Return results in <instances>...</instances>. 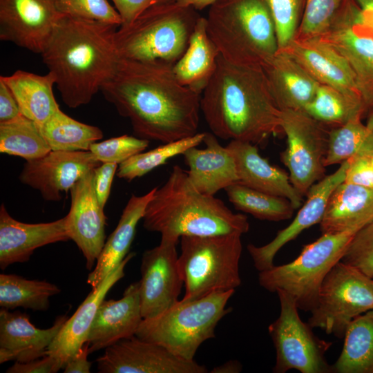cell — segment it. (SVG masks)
<instances>
[{
	"label": "cell",
	"instance_id": "14",
	"mask_svg": "<svg viewBox=\"0 0 373 373\" xmlns=\"http://www.w3.org/2000/svg\"><path fill=\"white\" fill-rule=\"evenodd\" d=\"M96 359L99 373H207L195 360L180 358L164 347L134 335L104 349Z\"/></svg>",
	"mask_w": 373,
	"mask_h": 373
},
{
	"label": "cell",
	"instance_id": "5",
	"mask_svg": "<svg viewBox=\"0 0 373 373\" xmlns=\"http://www.w3.org/2000/svg\"><path fill=\"white\" fill-rule=\"evenodd\" d=\"M206 19L210 38L230 63L262 67L278 51L266 0H217Z\"/></svg>",
	"mask_w": 373,
	"mask_h": 373
},
{
	"label": "cell",
	"instance_id": "16",
	"mask_svg": "<svg viewBox=\"0 0 373 373\" xmlns=\"http://www.w3.org/2000/svg\"><path fill=\"white\" fill-rule=\"evenodd\" d=\"M62 16L57 0H0V39L41 55Z\"/></svg>",
	"mask_w": 373,
	"mask_h": 373
},
{
	"label": "cell",
	"instance_id": "52",
	"mask_svg": "<svg viewBox=\"0 0 373 373\" xmlns=\"http://www.w3.org/2000/svg\"><path fill=\"white\" fill-rule=\"evenodd\" d=\"M242 371V365L237 360H230L215 367L211 373H238Z\"/></svg>",
	"mask_w": 373,
	"mask_h": 373
},
{
	"label": "cell",
	"instance_id": "8",
	"mask_svg": "<svg viewBox=\"0 0 373 373\" xmlns=\"http://www.w3.org/2000/svg\"><path fill=\"white\" fill-rule=\"evenodd\" d=\"M240 233L180 238L179 271L185 292L193 300L214 292L235 290L241 284L239 262L242 251Z\"/></svg>",
	"mask_w": 373,
	"mask_h": 373
},
{
	"label": "cell",
	"instance_id": "30",
	"mask_svg": "<svg viewBox=\"0 0 373 373\" xmlns=\"http://www.w3.org/2000/svg\"><path fill=\"white\" fill-rule=\"evenodd\" d=\"M219 56L207 32L206 18L199 17L186 50L173 65V72L180 84L202 94L216 71Z\"/></svg>",
	"mask_w": 373,
	"mask_h": 373
},
{
	"label": "cell",
	"instance_id": "26",
	"mask_svg": "<svg viewBox=\"0 0 373 373\" xmlns=\"http://www.w3.org/2000/svg\"><path fill=\"white\" fill-rule=\"evenodd\" d=\"M262 68L280 111L304 110L319 85L300 64L283 50H278Z\"/></svg>",
	"mask_w": 373,
	"mask_h": 373
},
{
	"label": "cell",
	"instance_id": "46",
	"mask_svg": "<svg viewBox=\"0 0 373 373\" xmlns=\"http://www.w3.org/2000/svg\"><path fill=\"white\" fill-rule=\"evenodd\" d=\"M118 166L115 163H101L93 170L94 189L97 199L103 207L109 198L112 183Z\"/></svg>",
	"mask_w": 373,
	"mask_h": 373
},
{
	"label": "cell",
	"instance_id": "53",
	"mask_svg": "<svg viewBox=\"0 0 373 373\" xmlns=\"http://www.w3.org/2000/svg\"><path fill=\"white\" fill-rule=\"evenodd\" d=\"M178 5L183 7L191 8L195 10H202L211 6L217 0H173Z\"/></svg>",
	"mask_w": 373,
	"mask_h": 373
},
{
	"label": "cell",
	"instance_id": "44",
	"mask_svg": "<svg viewBox=\"0 0 373 373\" xmlns=\"http://www.w3.org/2000/svg\"><path fill=\"white\" fill-rule=\"evenodd\" d=\"M341 261L373 278V221L354 234Z\"/></svg>",
	"mask_w": 373,
	"mask_h": 373
},
{
	"label": "cell",
	"instance_id": "27",
	"mask_svg": "<svg viewBox=\"0 0 373 373\" xmlns=\"http://www.w3.org/2000/svg\"><path fill=\"white\" fill-rule=\"evenodd\" d=\"M227 147L234 156L239 182L252 189L288 199L294 209L302 205L303 195L291 184L282 169L261 157L256 145L231 140Z\"/></svg>",
	"mask_w": 373,
	"mask_h": 373
},
{
	"label": "cell",
	"instance_id": "4",
	"mask_svg": "<svg viewBox=\"0 0 373 373\" xmlns=\"http://www.w3.org/2000/svg\"><path fill=\"white\" fill-rule=\"evenodd\" d=\"M142 220L146 230L177 242L183 236L243 234L249 229L245 215L233 213L220 199L198 191L178 165L156 187Z\"/></svg>",
	"mask_w": 373,
	"mask_h": 373
},
{
	"label": "cell",
	"instance_id": "29",
	"mask_svg": "<svg viewBox=\"0 0 373 373\" xmlns=\"http://www.w3.org/2000/svg\"><path fill=\"white\" fill-rule=\"evenodd\" d=\"M373 221V189L343 182L332 193L320 227L322 233L358 231Z\"/></svg>",
	"mask_w": 373,
	"mask_h": 373
},
{
	"label": "cell",
	"instance_id": "49",
	"mask_svg": "<svg viewBox=\"0 0 373 373\" xmlns=\"http://www.w3.org/2000/svg\"><path fill=\"white\" fill-rule=\"evenodd\" d=\"M21 115L15 96L7 85L0 79V123L14 120Z\"/></svg>",
	"mask_w": 373,
	"mask_h": 373
},
{
	"label": "cell",
	"instance_id": "20",
	"mask_svg": "<svg viewBox=\"0 0 373 373\" xmlns=\"http://www.w3.org/2000/svg\"><path fill=\"white\" fill-rule=\"evenodd\" d=\"M283 50L291 55L319 84L362 99L349 64L322 37H296Z\"/></svg>",
	"mask_w": 373,
	"mask_h": 373
},
{
	"label": "cell",
	"instance_id": "23",
	"mask_svg": "<svg viewBox=\"0 0 373 373\" xmlns=\"http://www.w3.org/2000/svg\"><path fill=\"white\" fill-rule=\"evenodd\" d=\"M135 256L129 253L120 265L94 289L67 319L48 348L47 354L54 357L61 369L87 342L97 311L112 287L124 276V268Z\"/></svg>",
	"mask_w": 373,
	"mask_h": 373
},
{
	"label": "cell",
	"instance_id": "9",
	"mask_svg": "<svg viewBox=\"0 0 373 373\" xmlns=\"http://www.w3.org/2000/svg\"><path fill=\"white\" fill-rule=\"evenodd\" d=\"M357 231L322 233L316 240L305 245L293 261L259 271V285L272 293L280 290L289 294L299 309L311 312L316 305L324 278L342 260Z\"/></svg>",
	"mask_w": 373,
	"mask_h": 373
},
{
	"label": "cell",
	"instance_id": "50",
	"mask_svg": "<svg viewBox=\"0 0 373 373\" xmlns=\"http://www.w3.org/2000/svg\"><path fill=\"white\" fill-rule=\"evenodd\" d=\"M89 352V344L85 343L66 364L64 369V373H89L92 363L87 358Z\"/></svg>",
	"mask_w": 373,
	"mask_h": 373
},
{
	"label": "cell",
	"instance_id": "34",
	"mask_svg": "<svg viewBox=\"0 0 373 373\" xmlns=\"http://www.w3.org/2000/svg\"><path fill=\"white\" fill-rule=\"evenodd\" d=\"M303 111L330 128L341 126L356 116L364 117L367 115L362 99L347 96L321 84Z\"/></svg>",
	"mask_w": 373,
	"mask_h": 373
},
{
	"label": "cell",
	"instance_id": "39",
	"mask_svg": "<svg viewBox=\"0 0 373 373\" xmlns=\"http://www.w3.org/2000/svg\"><path fill=\"white\" fill-rule=\"evenodd\" d=\"M366 124L361 116H356L345 124L330 128L325 166L341 164L357 154L373 128V110L368 114Z\"/></svg>",
	"mask_w": 373,
	"mask_h": 373
},
{
	"label": "cell",
	"instance_id": "6",
	"mask_svg": "<svg viewBox=\"0 0 373 373\" xmlns=\"http://www.w3.org/2000/svg\"><path fill=\"white\" fill-rule=\"evenodd\" d=\"M198 16L173 0L153 5L115 35L122 59L175 64L186 50Z\"/></svg>",
	"mask_w": 373,
	"mask_h": 373
},
{
	"label": "cell",
	"instance_id": "25",
	"mask_svg": "<svg viewBox=\"0 0 373 373\" xmlns=\"http://www.w3.org/2000/svg\"><path fill=\"white\" fill-rule=\"evenodd\" d=\"M203 142L204 149L193 146L182 155L193 186L204 194L214 195L239 182L236 163L231 151L222 146L212 133H205Z\"/></svg>",
	"mask_w": 373,
	"mask_h": 373
},
{
	"label": "cell",
	"instance_id": "43",
	"mask_svg": "<svg viewBox=\"0 0 373 373\" xmlns=\"http://www.w3.org/2000/svg\"><path fill=\"white\" fill-rule=\"evenodd\" d=\"M343 1V0H306L304 14L296 37L321 36L327 29Z\"/></svg>",
	"mask_w": 373,
	"mask_h": 373
},
{
	"label": "cell",
	"instance_id": "33",
	"mask_svg": "<svg viewBox=\"0 0 373 373\" xmlns=\"http://www.w3.org/2000/svg\"><path fill=\"white\" fill-rule=\"evenodd\" d=\"M39 128L51 151H89L104 136L97 126L80 122L60 108Z\"/></svg>",
	"mask_w": 373,
	"mask_h": 373
},
{
	"label": "cell",
	"instance_id": "48",
	"mask_svg": "<svg viewBox=\"0 0 373 373\" xmlns=\"http://www.w3.org/2000/svg\"><path fill=\"white\" fill-rule=\"evenodd\" d=\"M120 15L122 25L133 22L149 7L170 0H111Z\"/></svg>",
	"mask_w": 373,
	"mask_h": 373
},
{
	"label": "cell",
	"instance_id": "40",
	"mask_svg": "<svg viewBox=\"0 0 373 373\" xmlns=\"http://www.w3.org/2000/svg\"><path fill=\"white\" fill-rule=\"evenodd\" d=\"M266 1L275 23L278 50H284L297 36L306 0Z\"/></svg>",
	"mask_w": 373,
	"mask_h": 373
},
{
	"label": "cell",
	"instance_id": "7",
	"mask_svg": "<svg viewBox=\"0 0 373 373\" xmlns=\"http://www.w3.org/2000/svg\"><path fill=\"white\" fill-rule=\"evenodd\" d=\"M234 292L219 291L193 300H179L157 316L142 319L135 335L193 361L200 345L216 336L218 323L231 311L226 305Z\"/></svg>",
	"mask_w": 373,
	"mask_h": 373
},
{
	"label": "cell",
	"instance_id": "54",
	"mask_svg": "<svg viewBox=\"0 0 373 373\" xmlns=\"http://www.w3.org/2000/svg\"><path fill=\"white\" fill-rule=\"evenodd\" d=\"M359 24H360V27H361V30H363V32L365 34H366L367 35H368L370 37L373 39V26H369V25L366 24L362 20L361 15V18H360Z\"/></svg>",
	"mask_w": 373,
	"mask_h": 373
},
{
	"label": "cell",
	"instance_id": "1",
	"mask_svg": "<svg viewBox=\"0 0 373 373\" xmlns=\"http://www.w3.org/2000/svg\"><path fill=\"white\" fill-rule=\"evenodd\" d=\"M173 65L122 59L101 89L138 137L164 144L198 133L201 94L179 82Z\"/></svg>",
	"mask_w": 373,
	"mask_h": 373
},
{
	"label": "cell",
	"instance_id": "17",
	"mask_svg": "<svg viewBox=\"0 0 373 373\" xmlns=\"http://www.w3.org/2000/svg\"><path fill=\"white\" fill-rule=\"evenodd\" d=\"M101 164L90 151H50L43 157L26 161L19 179L39 191L48 201H59L62 192Z\"/></svg>",
	"mask_w": 373,
	"mask_h": 373
},
{
	"label": "cell",
	"instance_id": "24",
	"mask_svg": "<svg viewBox=\"0 0 373 373\" xmlns=\"http://www.w3.org/2000/svg\"><path fill=\"white\" fill-rule=\"evenodd\" d=\"M140 283L131 284L119 300H104L92 323L87 342L93 353L135 335L142 321Z\"/></svg>",
	"mask_w": 373,
	"mask_h": 373
},
{
	"label": "cell",
	"instance_id": "21",
	"mask_svg": "<svg viewBox=\"0 0 373 373\" xmlns=\"http://www.w3.org/2000/svg\"><path fill=\"white\" fill-rule=\"evenodd\" d=\"M70 240L66 216L49 222L29 224L13 218L4 204L0 207V267L29 260L35 249Z\"/></svg>",
	"mask_w": 373,
	"mask_h": 373
},
{
	"label": "cell",
	"instance_id": "15",
	"mask_svg": "<svg viewBox=\"0 0 373 373\" xmlns=\"http://www.w3.org/2000/svg\"><path fill=\"white\" fill-rule=\"evenodd\" d=\"M179 242L161 239L142 256L140 302L142 318L162 313L178 300L184 282L178 268Z\"/></svg>",
	"mask_w": 373,
	"mask_h": 373
},
{
	"label": "cell",
	"instance_id": "47",
	"mask_svg": "<svg viewBox=\"0 0 373 373\" xmlns=\"http://www.w3.org/2000/svg\"><path fill=\"white\" fill-rule=\"evenodd\" d=\"M61 369L57 361L46 354L27 362L16 361L7 369V373H55Z\"/></svg>",
	"mask_w": 373,
	"mask_h": 373
},
{
	"label": "cell",
	"instance_id": "18",
	"mask_svg": "<svg viewBox=\"0 0 373 373\" xmlns=\"http://www.w3.org/2000/svg\"><path fill=\"white\" fill-rule=\"evenodd\" d=\"M94 170V169H93ZM93 170L79 179L70 189V207L66 216V229L91 269L105 244L106 217L93 184Z\"/></svg>",
	"mask_w": 373,
	"mask_h": 373
},
{
	"label": "cell",
	"instance_id": "19",
	"mask_svg": "<svg viewBox=\"0 0 373 373\" xmlns=\"http://www.w3.org/2000/svg\"><path fill=\"white\" fill-rule=\"evenodd\" d=\"M347 167L348 161L346 160L334 173L314 184L306 195V201L293 221L280 230L271 241L260 247L253 244L247 245L254 266L258 271L273 267L274 257L285 245L295 239L305 229L321 222L332 193L345 181Z\"/></svg>",
	"mask_w": 373,
	"mask_h": 373
},
{
	"label": "cell",
	"instance_id": "32",
	"mask_svg": "<svg viewBox=\"0 0 373 373\" xmlns=\"http://www.w3.org/2000/svg\"><path fill=\"white\" fill-rule=\"evenodd\" d=\"M344 344L332 365L336 373H373V309L353 319L345 335Z\"/></svg>",
	"mask_w": 373,
	"mask_h": 373
},
{
	"label": "cell",
	"instance_id": "31",
	"mask_svg": "<svg viewBox=\"0 0 373 373\" xmlns=\"http://www.w3.org/2000/svg\"><path fill=\"white\" fill-rule=\"evenodd\" d=\"M0 79L12 93L21 114L39 126L59 109L53 92L55 77L50 72L41 75L18 70L10 75H1Z\"/></svg>",
	"mask_w": 373,
	"mask_h": 373
},
{
	"label": "cell",
	"instance_id": "22",
	"mask_svg": "<svg viewBox=\"0 0 373 373\" xmlns=\"http://www.w3.org/2000/svg\"><path fill=\"white\" fill-rule=\"evenodd\" d=\"M66 320V315L59 316L50 327L39 329L30 322L28 314L2 308L0 363L11 361L27 362L44 356Z\"/></svg>",
	"mask_w": 373,
	"mask_h": 373
},
{
	"label": "cell",
	"instance_id": "42",
	"mask_svg": "<svg viewBox=\"0 0 373 373\" xmlns=\"http://www.w3.org/2000/svg\"><path fill=\"white\" fill-rule=\"evenodd\" d=\"M149 144V140L123 135L96 142L90 146L89 151L101 163L119 165L134 155L144 151Z\"/></svg>",
	"mask_w": 373,
	"mask_h": 373
},
{
	"label": "cell",
	"instance_id": "35",
	"mask_svg": "<svg viewBox=\"0 0 373 373\" xmlns=\"http://www.w3.org/2000/svg\"><path fill=\"white\" fill-rule=\"evenodd\" d=\"M55 284L45 280H28L15 274H0V306L7 309L21 307L46 311L50 298L60 292Z\"/></svg>",
	"mask_w": 373,
	"mask_h": 373
},
{
	"label": "cell",
	"instance_id": "10",
	"mask_svg": "<svg viewBox=\"0 0 373 373\" xmlns=\"http://www.w3.org/2000/svg\"><path fill=\"white\" fill-rule=\"evenodd\" d=\"M373 309V278L343 261L324 278L307 323L338 338L351 321Z\"/></svg>",
	"mask_w": 373,
	"mask_h": 373
},
{
	"label": "cell",
	"instance_id": "41",
	"mask_svg": "<svg viewBox=\"0 0 373 373\" xmlns=\"http://www.w3.org/2000/svg\"><path fill=\"white\" fill-rule=\"evenodd\" d=\"M57 6L63 15L122 25L120 15L108 0H57Z\"/></svg>",
	"mask_w": 373,
	"mask_h": 373
},
{
	"label": "cell",
	"instance_id": "51",
	"mask_svg": "<svg viewBox=\"0 0 373 373\" xmlns=\"http://www.w3.org/2000/svg\"><path fill=\"white\" fill-rule=\"evenodd\" d=\"M358 6L362 20L373 26V0H354Z\"/></svg>",
	"mask_w": 373,
	"mask_h": 373
},
{
	"label": "cell",
	"instance_id": "37",
	"mask_svg": "<svg viewBox=\"0 0 373 373\" xmlns=\"http://www.w3.org/2000/svg\"><path fill=\"white\" fill-rule=\"evenodd\" d=\"M51 151L38 125L21 115L10 122L0 123V152L29 161Z\"/></svg>",
	"mask_w": 373,
	"mask_h": 373
},
{
	"label": "cell",
	"instance_id": "45",
	"mask_svg": "<svg viewBox=\"0 0 373 373\" xmlns=\"http://www.w3.org/2000/svg\"><path fill=\"white\" fill-rule=\"evenodd\" d=\"M347 161L344 182L373 189V164L368 157L358 153Z\"/></svg>",
	"mask_w": 373,
	"mask_h": 373
},
{
	"label": "cell",
	"instance_id": "2",
	"mask_svg": "<svg viewBox=\"0 0 373 373\" xmlns=\"http://www.w3.org/2000/svg\"><path fill=\"white\" fill-rule=\"evenodd\" d=\"M200 110L211 133L222 140L262 144L284 134L262 66L230 63L220 55L201 94Z\"/></svg>",
	"mask_w": 373,
	"mask_h": 373
},
{
	"label": "cell",
	"instance_id": "12",
	"mask_svg": "<svg viewBox=\"0 0 373 373\" xmlns=\"http://www.w3.org/2000/svg\"><path fill=\"white\" fill-rule=\"evenodd\" d=\"M281 111V126L287 137V147L280 153L289 171V180L301 195L325 177L324 159L330 128L303 110Z\"/></svg>",
	"mask_w": 373,
	"mask_h": 373
},
{
	"label": "cell",
	"instance_id": "13",
	"mask_svg": "<svg viewBox=\"0 0 373 373\" xmlns=\"http://www.w3.org/2000/svg\"><path fill=\"white\" fill-rule=\"evenodd\" d=\"M360 10L354 0H343L321 36L347 61L367 114L373 110V39L359 24Z\"/></svg>",
	"mask_w": 373,
	"mask_h": 373
},
{
	"label": "cell",
	"instance_id": "36",
	"mask_svg": "<svg viewBox=\"0 0 373 373\" xmlns=\"http://www.w3.org/2000/svg\"><path fill=\"white\" fill-rule=\"evenodd\" d=\"M224 190L236 209L260 220H287L292 217L295 210L288 199L252 189L240 182H236Z\"/></svg>",
	"mask_w": 373,
	"mask_h": 373
},
{
	"label": "cell",
	"instance_id": "3",
	"mask_svg": "<svg viewBox=\"0 0 373 373\" xmlns=\"http://www.w3.org/2000/svg\"><path fill=\"white\" fill-rule=\"evenodd\" d=\"M119 27L63 15L41 54L64 104H88L116 74L120 61L115 42Z\"/></svg>",
	"mask_w": 373,
	"mask_h": 373
},
{
	"label": "cell",
	"instance_id": "38",
	"mask_svg": "<svg viewBox=\"0 0 373 373\" xmlns=\"http://www.w3.org/2000/svg\"><path fill=\"white\" fill-rule=\"evenodd\" d=\"M204 135L205 133H198L193 136L164 143L147 152L134 155L118 166L117 175L131 182L164 164L171 158L182 155L189 149L198 146L203 142Z\"/></svg>",
	"mask_w": 373,
	"mask_h": 373
},
{
	"label": "cell",
	"instance_id": "11",
	"mask_svg": "<svg viewBox=\"0 0 373 373\" xmlns=\"http://www.w3.org/2000/svg\"><path fill=\"white\" fill-rule=\"evenodd\" d=\"M276 293L280 301V314L268 327L276 354L273 372H332V365L325 357L332 342L314 335L312 327L301 320L291 296L280 290Z\"/></svg>",
	"mask_w": 373,
	"mask_h": 373
},
{
	"label": "cell",
	"instance_id": "28",
	"mask_svg": "<svg viewBox=\"0 0 373 373\" xmlns=\"http://www.w3.org/2000/svg\"><path fill=\"white\" fill-rule=\"evenodd\" d=\"M155 189L142 195H132L127 202L116 228L105 242L95 267L88 276L87 283L92 289L96 288L128 254L137 224L143 218Z\"/></svg>",
	"mask_w": 373,
	"mask_h": 373
}]
</instances>
